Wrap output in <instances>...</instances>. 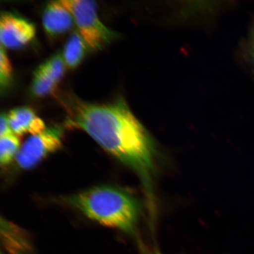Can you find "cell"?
Masks as SVG:
<instances>
[{"label": "cell", "instance_id": "1", "mask_svg": "<svg viewBox=\"0 0 254 254\" xmlns=\"http://www.w3.org/2000/svg\"><path fill=\"white\" fill-rule=\"evenodd\" d=\"M68 108L66 125L83 130L105 150L135 171L152 205L154 143L126 101L97 104L74 100Z\"/></svg>", "mask_w": 254, "mask_h": 254}, {"label": "cell", "instance_id": "2", "mask_svg": "<svg viewBox=\"0 0 254 254\" xmlns=\"http://www.w3.org/2000/svg\"><path fill=\"white\" fill-rule=\"evenodd\" d=\"M66 202L91 220L127 233H134L141 215L138 200L114 187H95L69 196Z\"/></svg>", "mask_w": 254, "mask_h": 254}, {"label": "cell", "instance_id": "3", "mask_svg": "<svg viewBox=\"0 0 254 254\" xmlns=\"http://www.w3.org/2000/svg\"><path fill=\"white\" fill-rule=\"evenodd\" d=\"M60 2L71 12L79 34L89 49H102L116 36L98 17L95 2L88 0H60Z\"/></svg>", "mask_w": 254, "mask_h": 254}, {"label": "cell", "instance_id": "4", "mask_svg": "<svg viewBox=\"0 0 254 254\" xmlns=\"http://www.w3.org/2000/svg\"><path fill=\"white\" fill-rule=\"evenodd\" d=\"M62 146V131L59 127L46 128L42 132L30 136L15 157L18 166L30 170Z\"/></svg>", "mask_w": 254, "mask_h": 254}, {"label": "cell", "instance_id": "5", "mask_svg": "<svg viewBox=\"0 0 254 254\" xmlns=\"http://www.w3.org/2000/svg\"><path fill=\"white\" fill-rule=\"evenodd\" d=\"M34 25L18 15L4 12L0 18L1 46L10 49L24 47L34 39Z\"/></svg>", "mask_w": 254, "mask_h": 254}, {"label": "cell", "instance_id": "6", "mask_svg": "<svg viewBox=\"0 0 254 254\" xmlns=\"http://www.w3.org/2000/svg\"><path fill=\"white\" fill-rule=\"evenodd\" d=\"M42 20L44 30L52 37L68 31L74 21L71 12L60 1L50 2L47 4L43 11Z\"/></svg>", "mask_w": 254, "mask_h": 254}, {"label": "cell", "instance_id": "7", "mask_svg": "<svg viewBox=\"0 0 254 254\" xmlns=\"http://www.w3.org/2000/svg\"><path fill=\"white\" fill-rule=\"evenodd\" d=\"M7 117L12 131L17 136L27 133L36 135L46 129L43 121L30 108H16L9 111Z\"/></svg>", "mask_w": 254, "mask_h": 254}, {"label": "cell", "instance_id": "8", "mask_svg": "<svg viewBox=\"0 0 254 254\" xmlns=\"http://www.w3.org/2000/svg\"><path fill=\"white\" fill-rule=\"evenodd\" d=\"M2 222L4 224L1 226L4 228V230H1L2 236L8 252L11 254H33V248L24 232L7 221Z\"/></svg>", "mask_w": 254, "mask_h": 254}, {"label": "cell", "instance_id": "9", "mask_svg": "<svg viewBox=\"0 0 254 254\" xmlns=\"http://www.w3.org/2000/svg\"><path fill=\"white\" fill-rule=\"evenodd\" d=\"M87 44L78 32H73L69 36L63 51V59L68 67L77 68L84 60Z\"/></svg>", "mask_w": 254, "mask_h": 254}, {"label": "cell", "instance_id": "10", "mask_svg": "<svg viewBox=\"0 0 254 254\" xmlns=\"http://www.w3.org/2000/svg\"><path fill=\"white\" fill-rule=\"evenodd\" d=\"M57 82L40 65L34 72L31 92L34 96L43 97L56 90Z\"/></svg>", "mask_w": 254, "mask_h": 254}, {"label": "cell", "instance_id": "11", "mask_svg": "<svg viewBox=\"0 0 254 254\" xmlns=\"http://www.w3.org/2000/svg\"><path fill=\"white\" fill-rule=\"evenodd\" d=\"M20 140L18 136L11 134L0 138V163L7 166L13 160L20 150Z\"/></svg>", "mask_w": 254, "mask_h": 254}, {"label": "cell", "instance_id": "12", "mask_svg": "<svg viewBox=\"0 0 254 254\" xmlns=\"http://www.w3.org/2000/svg\"><path fill=\"white\" fill-rule=\"evenodd\" d=\"M65 62L60 53L51 57L41 65L54 80L58 83L65 72Z\"/></svg>", "mask_w": 254, "mask_h": 254}, {"label": "cell", "instance_id": "13", "mask_svg": "<svg viewBox=\"0 0 254 254\" xmlns=\"http://www.w3.org/2000/svg\"><path fill=\"white\" fill-rule=\"evenodd\" d=\"M12 68L5 49L1 46L0 49V85L1 90L7 88L12 78Z\"/></svg>", "mask_w": 254, "mask_h": 254}, {"label": "cell", "instance_id": "14", "mask_svg": "<svg viewBox=\"0 0 254 254\" xmlns=\"http://www.w3.org/2000/svg\"><path fill=\"white\" fill-rule=\"evenodd\" d=\"M14 134L9 126L8 117L4 114H2L0 120V136Z\"/></svg>", "mask_w": 254, "mask_h": 254}, {"label": "cell", "instance_id": "15", "mask_svg": "<svg viewBox=\"0 0 254 254\" xmlns=\"http://www.w3.org/2000/svg\"><path fill=\"white\" fill-rule=\"evenodd\" d=\"M250 53H251V55H252V57L254 60V30L252 34V38H251Z\"/></svg>", "mask_w": 254, "mask_h": 254}, {"label": "cell", "instance_id": "16", "mask_svg": "<svg viewBox=\"0 0 254 254\" xmlns=\"http://www.w3.org/2000/svg\"></svg>", "mask_w": 254, "mask_h": 254}]
</instances>
